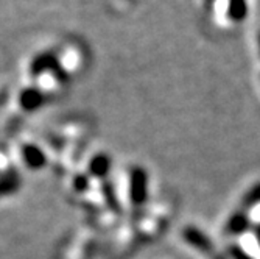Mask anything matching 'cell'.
I'll use <instances>...</instances> for the list:
<instances>
[{
    "label": "cell",
    "instance_id": "cell-1",
    "mask_svg": "<svg viewBox=\"0 0 260 259\" xmlns=\"http://www.w3.org/2000/svg\"><path fill=\"white\" fill-rule=\"evenodd\" d=\"M129 195L136 206L144 205L148 198V175L142 167H134L131 170Z\"/></svg>",
    "mask_w": 260,
    "mask_h": 259
},
{
    "label": "cell",
    "instance_id": "cell-2",
    "mask_svg": "<svg viewBox=\"0 0 260 259\" xmlns=\"http://www.w3.org/2000/svg\"><path fill=\"white\" fill-rule=\"evenodd\" d=\"M182 238H184V241H185L188 245H192L193 248L200 250L201 253L210 256L212 259H214V257L217 256L214 242H212L210 238H207L201 229H198V228H195V226H187V228H184V231H182Z\"/></svg>",
    "mask_w": 260,
    "mask_h": 259
},
{
    "label": "cell",
    "instance_id": "cell-3",
    "mask_svg": "<svg viewBox=\"0 0 260 259\" xmlns=\"http://www.w3.org/2000/svg\"><path fill=\"white\" fill-rule=\"evenodd\" d=\"M249 228H251V222L246 211H237V213H234L228 219L224 225V233L228 236H240V234H243Z\"/></svg>",
    "mask_w": 260,
    "mask_h": 259
},
{
    "label": "cell",
    "instance_id": "cell-4",
    "mask_svg": "<svg viewBox=\"0 0 260 259\" xmlns=\"http://www.w3.org/2000/svg\"><path fill=\"white\" fill-rule=\"evenodd\" d=\"M23 161H25V164L30 167V169H42L45 166V162H47V158L45 155L42 153V150L36 146H25L23 147Z\"/></svg>",
    "mask_w": 260,
    "mask_h": 259
},
{
    "label": "cell",
    "instance_id": "cell-5",
    "mask_svg": "<svg viewBox=\"0 0 260 259\" xmlns=\"http://www.w3.org/2000/svg\"><path fill=\"white\" fill-rule=\"evenodd\" d=\"M89 170L93 177L103 178L111 170V159L106 155H97L89 164Z\"/></svg>",
    "mask_w": 260,
    "mask_h": 259
},
{
    "label": "cell",
    "instance_id": "cell-6",
    "mask_svg": "<svg viewBox=\"0 0 260 259\" xmlns=\"http://www.w3.org/2000/svg\"><path fill=\"white\" fill-rule=\"evenodd\" d=\"M42 102H44V97L38 89H27L20 96V105L27 111H33V109L39 108L42 105Z\"/></svg>",
    "mask_w": 260,
    "mask_h": 259
},
{
    "label": "cell",
    "instance_id": "cell-7",
    "mask_svg": "<svg viewBox=\"0 0 260 259\" xmlns=\"http://www.w3.org/2000/svg\"><path fill=\"white\" fill-rule=\"evenodd\" d=\"M20 186L19 177L16 174H8L0 178V197L14 194Z\"/></svg>",
    "mask_w": 260,
    "mask_h": 259
},
{
    "label": "cell",
    "instance_id": "cell-8",
    "mask_svg": "<svg viewBox=\"0 0 260 259\" xmlns=\"http://www.w3.org/2000/svg\"><path fill=\"white\" fill-rule=\"evenodd\" d=\"M246 2L245 0H229V10H228V14L232 20L235 22H240L245 19L246 16Z\"/></svg>",
    "mask_w": 260,
    "mask_h": 259
},
{
    "label": "cell",
    "instance_id": "cell-9",
    "mask_svg": "<svg viewBox=\"0 0 260 259\" xmlns=\"http://www.w3.org/2000/svg\"><path fill=\"white\" fill-rule=\"evenodd\" d=\"M257 203H260V183L252 186L251 189L246 192V195L243 197V208L249 209L252 206H255Z\"/></svg>",
    "mask_w": 260,
    "mask_h": 259
},
{
    "label": "cell",
    "instance_id": "cell-10",
    "mask_svg": "<svg viewBox=\"0 0 260 259\" xmlns=\"http://www.w3.org/2000/svg\"><path fill=\"white\" fill-rule=\"evenodd\" d=\"M103 192H105V197L109 203V206L114 209V211H119V205H117V198H115V194L112 191V186L111 184H105L103 186Z\"/></svg>",
    "mask_w": 260,
    "mask_h": 259
},
{
    "label": "cell",
    "instance_id": "cell-11",
    "mask_svg": "<svg viewBox=\"0 0 260 259\" xmlns=\"http://www.w3.org/2000/svg\"><path fill=\"white\" fill-rule=\"evenodd\" d=\"M229 254L234 257V259H252L249 254H246L245 253V250L242 248V247H239V245H231L229 247Z\"/></svg>",
    "mask_w": 260,
    "mask_h": 259
},
{
    "label": "cell",
    "instance_id": "cell-12",
    "mask_svg": "<svg viewBox=\"0 0 260 259\" xmlns=\"http://www.w3.org/2000/svg\"><path fill=\"white\" fill-rule=\"evenodd\" d=\"M74 187L78 191V192H83L86 187H87V178L83 177V175H78L74 181Z\"/></svg>",
    "mask_w": 260,
    "mask_h": 259
},
{
    "label": "cell",
    "instance_id": "cell-13",
    "mask_svg": "<svg viewBox=\"0 0 260 259\" xmlns=\"http://www.w3.org/2000/svg\"><path fill=\"white\" fill-rule=\"evenodd\" d=\"M252 231H254V236H255L257 244L260 245V223H258V225H255V226L252 228Z\"/></svg>",
    "mask_w": 260,
    "mask_h": 259
},
{
    "label": "cell",
    "instance_id": "cell-14",
    "mask_svg": "<svg viewBox=\"0 0 260 259\" xmlns=\"http://www.w3.org/2000/svg\"><path fill=\"white\" fill-rule=\"evenodd\" d=\"M258 47H260V35H258Z\"/></svg>",
    "mask_w": 260,
    "mask_h": 259
}]
</instances>
